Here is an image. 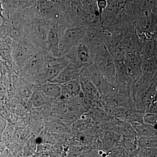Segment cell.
Instances as JSON below:
<instances>
[{"label":"cell","instance_id":"6da1fadb","mask_svg":"<svg viewBox=\"0 0 157 157\" xmlns=\"http://www.w3.org/2000/svg\"><path fill=\"white\" fill-rule=\"evenodd\" d=\"M75 99L55 101L52 107L51 114L53 117L69 124L81 117L83 114L76 105Z\"/></svg>","mask_w":157,"mask_h":157},{"label":"cell","instance_id":"7a4b0ae2","mask_svg":"<svg viewBox=\"0 0 157 157\" xmlns=\"http://www.w3.org/2000/svg\"><path fill=\"white\" fill-rule=\"evenodd\" d=\"M93 63L105 79L111 83H115L116 65L107 46H104L96 52Z\"/></svg>","mask_w":157,"mask_h":157},{"label":"cell","instance_id":"3957f363","mask_svg":"<svg viewBox=\"0 0 157 157\" xmlns=\"http://www.w3.org/2000/svg\"><path fill=\"white\" fill-rule=\"evenodd\" d=\"M69 63L67 59L64 56L51 57L34 79V84H40L52 81Z\"/></svg>","mask_w":157,"mask_h":157},{"label":"cell","instance_id":"277c9868","mask_svg":"<svg viewBox=\"0 0 157 157\" xmlns=\"http://www.w3.org/2000/svg\"><path fill=\"white\" fill-rule=\"evenodd\" d=\"M85 27H71L62 35L58 47L59 57L66 55L70 50L82 42Z\"/></svg>","mask_w":157,"mask_h":157},{"label":"cell","instance_id":"5b68a950","mask_svg":"<svg viewBox=\"0 0 157 157\" xmlns=\"http://www.w3.org/2000/svg\"><path fill=\"white\" fill-rule=\"evenodd\" d=\"M157 89L156 76L148 87L137 94L133 99L136 111L144 113L147 106L157 100Z\"/></svg>","mask_w":157,"mask_h":157},{"label":"cell","instance_id":"8992f818","mask_svg":"<svg viewBox=\"0 0 157 157\" xmlns=\"http://www.w3.org/2000/svg\"><path fill=\"white\" fill-rule=\"evenodd\" d=\"M126 54H134L140 56L143 43L137 36L135 29L124 34L121 43Z\"/></svg>","mask_w":157,"mask_h":157},{"label":"cell","instance_id":"52a82bcc","mask_svg":"<svg viewBox=\"0 0 157 157\" xmlns=\"http://www.w3.org/2000/svg\"><path fill=\"white\" fill-rule=\"evenodd\" d=\"M63 34L53 25H50L43 49L53 57H59V42Z\"/></svg>","mask_w":157,"mask_h":157},{"label":"cell","instance_id":"ba28073f","mask_svg":"<svg viewBox=\"0 0 157 157\" xmlns=\"http://www.w3.org/2000/svg\"><path fill=\"white\" fill-rule=\"evenodd\" d=\"M82 68L76 64L70 62L57 76L49 82L61 84L76 79L79 77V73Z\"/></svg>","mask_w":157,"mask_h":157},{"label":"cell","instance_id":"9c48e42d","mask_svg":"<svg viewBox=\"0 0 157 157\" xmlns=\"http://www.w3.org/2000/svg\"><path fill=\"white\" fill-rule=\"evenodd\" d=\"M60 85L61 94L59 99V100H73L77 98L81 92L79 77Z\"/></svg>","mask_w":157,"mask_h":157},{"label":"cell","instance_id":"30bf717a","mask_svg":"<svg viewBox=\"0 0 157 157\" xmlns=\"http://www.w3.org/2000/svg\"><path fill=\"white\" fill-rule=\"evenodd\" d=\"M110 128L117 132L124 138H134L137 136V134L133 128L131 124L113 118L109 121Z\"/></svg>","mask_w":157,"mask_h":157},{"label":"cell","instance_id":"8fae6325","mask_svg":"<svg viewBox=\"0 0 157 157\" xmlns=\"http://www.w3.org/2000/svg\"><path fill=\"white\" fill-rule=\"evenodd\" d=\"M101 139L103 148L104 151L107 152L114 147L122 146L123 137L117 132L110 129L104 133Z\"/></svg>","mask_w":157,"mask_h":157},{"label":"cell","instance_id":"7c38bea8","mask_svg":"<svg viewBox=\"0 0 157 157\" xmlns=\"http://www.w3.org/2000/svg\"><path fill=\"white\" fill-rule=\"evenodd\" d=\"M79 77L82 92L83 94L92 101L101 103L100 94L94 83L87 77Z\"/></svg>","mask_w":157,"mask_h":157},{"label":"cell","instance_id":"4fadbf2b","mask_svg":"<svg viewBox=\"0 0 157 157\" xmlns=\"http://www.w3.org/2000/svg\"><path fill=\"white\" fill-rule=\"evenodd\" d=\"M157 73L154 75L141 73L140 76L132 83L131 88V95L134 99L138 93L145 89L149 86Z\"/></svg>","mask_w":157,"mask_h":157},{"label":"cell","instance_id":"5bb4252c","mask_svg":"<svg viewBox=\"0 0 157 157\" xmlns=\"http://www.w3.org/2000/svg\"><path fill=\"white\" fill-rule=\"evenodd\" d=\"M84 114H86L94 124L107 122L114 118L105 111L102 105L93 107Z\"/></svg>","mask_w":157,"mask_h":157},{"label":"cell","instance_id":"9a60e30c","mask_svg":"<svg viewBox=\"0 0 157 157\" xmlns=\"http://www.w3.org/2000/svg\"><path fill=\"white\" fill-rule=\"evenodd\" d=\"M32 106L34 108H39L51 103V100L43 93L37 85H35L30 98Z\"/></svg>","mask_w":157,"mask_h":157},{"label":"cell","instance_id":"2e32d148","mask_svg":"<svg viewBox=\"0 0 157 157\" xmlns=\"http://www.w3.org/2000/svg\"><path fill=\"white\" fill-rule=\"evenodd\" d=\"M36 85L51 101H56L60 97L61 90L60 84L54 82H47Z\"/></svg>","mask_w":157,"mask_h":157},{"label":"cell","instance_id":"e0dca14e","mask_svg":"<svg viewBox=\"0 0 157 157\" xmlns=\"http://www.w3.org/2000/svg\"><path fill=\"white\" fill-rule=\"evenodd\" d=\"M70 124L65 122L57 118L54 117L47 124V127L49 131L52 133L59 134L72 133L70 128Z\"/></svg>","mask_w":157,"mask_h":157},{"label":"cell","instance_id":"ac0fdd59","mask_svg":"<svg viewBox=\"0 0 157 157\" xmlns=\"http://www.w3.org/2000/svg\"><path fill=\"white\" fill-rule=\"evenodd\" d=\"M131 124L137 135L141 137L157 136L155 127L144 122L132 123Z\"/></svg>","mask_w":157,"mask_h":157},{"label":"cell","instance_id":"d6986e66","mask_svg":"<svg viewBox=\"0 0 157 157\" xmlns=\"http://www.w3.org/2000/svg\"><path fill=\"white\" fill-rule=\"evenodd\" d=\"M94 123L86 114H83L81 117L74 121L70 124V128L73 133H82L86 132Z\"/></svg>","mask_w":157,"mask_h":157},{"label":"cell","instance_id":"ffe728a7","mask_svg":"<svg viewBox=\"0 0 157 157\" xmlns=\"http://www.w3.org/2000/svg\"><path fill=\"white\" fill-rule=\"evenodd\" d=\"M9 111L11 115L17 118H25L27 115V111L25 107L18 100H12L9 105Z\"/></svg>","mask_w":157,"mask_h":157},{"label":"cell","instance_id":"44dd1931","mask_svg":"<svg viewBox=\"0 0 157 157\" xmlns=\"http://www.w3.org/2000/svg\"><path fill=\"white\" fill-rule=\"evenodd\" d=\"M136 142L138 147L140 148H150L157 149V136L152 137H141L137 135Z\"/></svg>","mask_w":157,"mask_h":157},{"label":"cell","instance_id":"7402d4cb","mask_svg":"<svg viewBox=\"0 0 157 157\" xmlns=\"http://www.w3.org/2000/svg\"><path fill=\"white\" fill-rule=\"evenodd\" d=\"M109 53L115 61L116 63L124 61L126 53L121 44L113 48H108Z\"/></svg>","mask_w":157,"mask_h":157},{"label":"cell","instance_id":"603a6c76","mask_svg":"<svg viewBox=\"0 0 157 157\" xmlns=\"http://www.w3.org/2000/svg\"><path fill=\"white\" fill-rule=\"evenodd\" d=\"M106 157H127L124 147L118 146L111 149L106 153Z\"/></svg>","mask_w":157,"mask_h":157},{"label":"cell","instance_id":"cb8c5ba5","mask_svg":"<svg viewBox=\"0 0 157 157\" xmlns=\"http://www.w3.org/2000/svg\"><path fill=\"white\" fill-rule=\"evenodd\" d=\"M143 122L153 126L156 127L157 124V114L144 113L143 117Z\"/></svg>","mask_w":157,"mask_h":157},{"label":"cell","instance_id":"d4e9b609","mask_svg":"<svg viewBox=\"0 0 157 157\" xmlns=\"http://www.w3.org/2000/svg\"><path fill=\"white\" fill-rule=\"evenodd\" d=\"M138 154L140 157H157V149L140 148Z\"/></svg>","mask_w":157,"mask_h":157},{"label":"cell","instance_id":"484cf974","mask_svg":"<svg viewBox=\"0 0 157 157\" xmlns=\"http://www.w3.org/2000/svg\"><path fill=\"white\" fill-rule=\"evenodd\" d=\"M18 7L21 9H28L34 8L36 6V0H17Z\"/></svg>","mask_w":157,"mask_h":157},{"label":"cell","instance_id":"4316f807","mask_svg":"<svg viewBox=\"0 0 157 157\" xmlns=\"http://www.w3.org/2000/svg\"><path fill=\"white\" fill-rule=\"evenodd\" d=\"M97 6L99 14V19L101 20L102 14L107 6V0H97Z\"/></svg>","mask_w":157,"mask_h":157},{"label":"cell","instance_id":"83f0119b","mask_svg":"<svg viewBox=\"0 0 157 157\" xmlns=\"http://www.w3.org/2000/svg\"><path fill=\"white\" fill-rule=\"evenodd\" d=\"M0 157H13L11 151L1 142H0Z\"/></svg>","mask_w":157,"mask_h":157},{"label":"cell","instance_id":"f1b7e54d","mask_svg":"<svg viewBox=\"0 0 157 157\" xmlns=\"http://www.w3.org/2000/svg\"><path fill=\"white\" fill-rule=\"evenodd\" d=\"M9 122L4 118L0 117V141L2 139L3 133L6 129Z\"/></svg>","mask_w":157,"mask_h":157},{"label":"cell","instance_id":"f546056e","mask_svg":"<svg viewBox=\"0 0 157 157\" xmlns=\"http://www.w3.org/2000/svg\"><path fill=\"white\" fill-rule=\"evenodd\" d=\"M5 11V9L3 8L2 3V2H0V17L2 18L3 21L6 20V17H5L4 15H3V13Z\"/></svg>","mask_w":157,"mask_h":157},{"label":"cell","instance_id":"4dcf8cb0","mask_svg":"<svg viewBox=\"0 0 157 157\" xmlns=\"http://www.w3.org/2000/svg\"><path fill=\"white\" fill-rule=\"evenodd\" d=\"M37 1H49V2H56V0H36Z\"/></svg>","mask_w":157,"mask_h":157}]
</instances>
